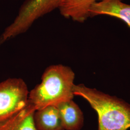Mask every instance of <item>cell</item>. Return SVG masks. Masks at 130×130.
Returning <instances> with one entry per match:
<instances>
[{"label": "cell", "mask_w": 130, "mask_h": 130, "mask_svg": "<svg viewBox=\"0 0 130 130\" xmlns=\"http://www.w3.org/2000/svg\"><path fill=\"white\" fill-rule=\"evenodd\" d=\"M103 0H60L58 9L66 19L84 23L90 18L89 10L94 4Z\"/></svg>", "instance_id": "cell-6"}, {"label": "cell", "mask_w": 130, "mask_h": 130, "mask_svg": "<svg viewBox=\"0 0 130 130\" xmlns=\"http://www.w3.org/2000/svg\"><path fill=\"white\" fill-rule=\"evenodd\" d=\"M33 118L37 130H65L56 106H48L36 110Z\"/></svg>", "instance_id": "cell-8"}, {"label": "cell", "mask_w": 130, "mask_h": 130, "mask_svg": "<svg viewBox=\"0 0 130 130\" xmlns=\"http://www.w3.org/2000/svg\"><path fill=\"white\" fill-rule=\"evenodd\" d=\"M35 110L28 103L20 111L1 124L0 130H37L33 118Z\"/></svg>", "instance_id": "cell-9"}, {"label": "cell", "mask_w": 130, "mask_h": 130, "mask_svg": "<svg viewBox=\"0 0 130 130\" xmlns=\"http://www.w3.org/2000/svg\"><path fill=\"white\" fill-rule=\"evenodd\" d=\"M90 18L105 15L120 19L130 28V5L122 0H103L97 2L89 10Z\"/></svg>", "instance_id": "cell-5"}, {"label": "cell", "mask_w": 130, "mask_h": 130, "mask_svg": "<svg viewBox=\"0 0 130 130\" xmlns=\"http://www.w3.org/2000/svg\"><path fill=\"white\" fill-rule=\"evenodd\" d=\"M28 93L21 78H8L0 83V124L27 105Z\"/></svg>", "instance_id": "cell-4"}, {"label": "cell", "mask_w": 130, "mask_h": 130, "mask_svg": "<svg viewBox=\"0 0 130 130\" xmlns=\"http://www.w3.org/2000/svg\"><path fill=\"white\" fill-rule=\"evenodd\" d=\"M74 79V72L69 67L61 64L48 67L41 83L29 92L28 103L37 110L72 100Z\"/></svg>", "instance_id": "cell-1"}, {"label": "cell", "mask_w": 130, "mask_h": 130, "mask_svg": "<svg viewBox=\"0 0 130 130\" xmlns=\"http://www.w3.org/2000/svg\"><path fill=\"white\" fill-rule=\"evenodd\" d=\"M65 130H80L84 125L83 112L72 100L60 103L56 106Z\"/></svg>", "instance_id": "cell-7"}, {"label": "cell", "mask_w": 130, "mask_h": 130, "mask_svg": "<svg viewBox=\"0 0 130 130\" xmlns=\"http://www.w3.org/2000/svg\"><path fill=\"white\" fill-rule=\"evenodd\" d=\"M74 95L85 99L98 114V130H127L130 128V104L83 84H74Z\"/></svg>", "instance_id": "cell-2"}, {"label": "cell", "mask_w": 130, "mask_h": 130, "mask_svg": "<svg viewBox=\"0 0 130 130\" xmlns=\"http://www.w3.org/2000/svg\"><path fill=\"white\" fill-rule=\"evenodd\" d=\"M60 3V0H26L14 21L1 35L0 45L26 32L39 18L58 9Z\"/></svg>", "instance_id": "cell-3"}]
</instances>
